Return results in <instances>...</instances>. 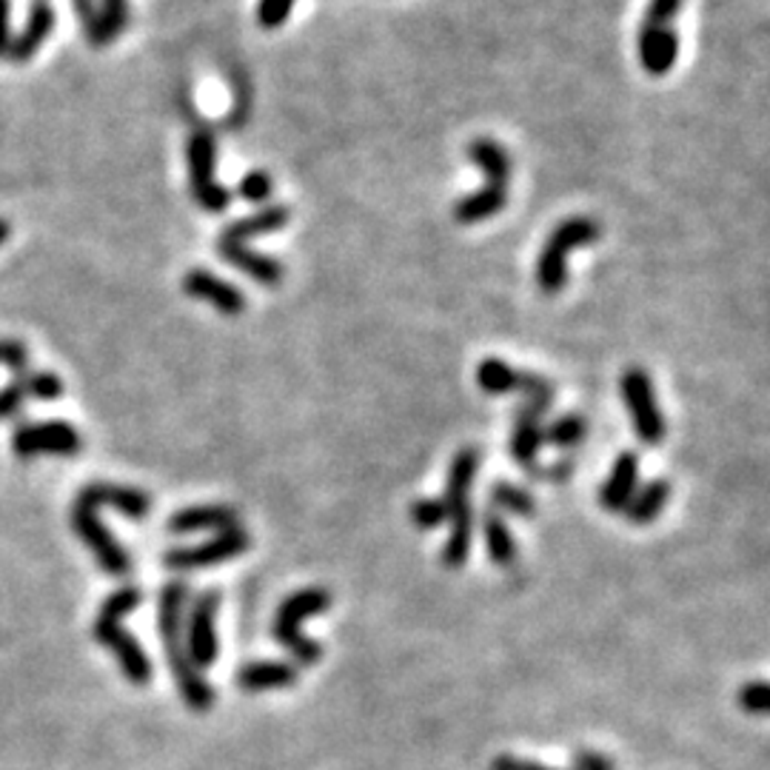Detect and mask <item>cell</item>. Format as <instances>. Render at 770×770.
I'll list each match as a JSON object with an SVG mask.
<instances>
[{
  "label": "cell",
  "instance_id": "d6a6232c",
  "mask_svg": "<svg viewBox=\"0 0 770 770\" xmlns=\"http://www.w3.org/2000/svg\"><path fill=\"white\" fill-rule=\"evenodd\" d=\"M448 519V514H445V505L443 499H417V503L412 505V523L417 525L419 531H434V528H439V525Z\"/></svg>",
  "mask_w": 770,
  "mask_h": 770
},
{
  "label": "cell",
  "instance_id": "4fadbf2b",
  "mask_svg": "<svg viewBox=\"0 0 770 770\" xmlns=\"http://www.w3.org/2000/svg\"><path fill=\"white\" fill-rule=\"evenodd\" d=\"M217 252L220 257L226 260L229 266L249 274L257 286L277 288L280 283H283V266H280L277 260L266 257V254H260V252H252V249H249L246 243H240V240H232L226 237V234H220Z\"/></svg>",
  "mask_w": 770,
  "mask_h": 770
},
{
  "label": "cell",
  "instance_id": "ab89813d",
  "mask_svg": "<svg viewBox=\"0 0 770 770\" xmlns=\"http://www.w3.org/2000/svg\"><path fill=\"white\" fill-rule=\"evenodd\" d=\"M492 770H554V768H545V764L539 762H528V759H517L511 757V753H503V757L494 759Z\"/></svg>",
  "mask_w": 770,
  "mask_h": 770
},
{
  "label": "cell",
  "instance_id": "8992f818",
  "mask_svg": "<svg viewBox=\"0 0 770 770\" xmlns=\"http://www.w3.org/2000/svg\"><path fill=\"white\" fill-rule=\"evenodd\" d=\"M619 392H622L625 408L631 414L634 432L642 439L645 445H659L665 439V425L662 408H659L657 392H654V383L648 377V372L639 366L625 368L622 379H619Z\"/></svg>",
  "mask_w": 770,
  "mask_h": 770
},
{
  "label": "cell",
  "instance_id": "8d00e7d4",
  "mask_svg": "<svg viewBox=\"0 0 770 770\" xmlns=\"http://www.w3.org/2000/svg\"><path fill=\"white\" fill-rule=\"evenodd\" d=\"M0 366H7L9 372L18 374L29 368V352L20 340L0 337Z\"/></svg>",
  "mask_w": 770,
  "mask_h": 770
},
{
  "label": "cell",
  "instance_id": "f1b7e54d",
  "mask_svg": "<svg viewBox=\"0 0 770 770\" xmlns=\"http://www.w3.org/2000/svg\"><path fill=\"white\" fill-rule=\"evenodd\" d=\"M14 383L20 385V392L27 399H40V403H54V399L63 397L67 385L58 374L52 372H34V368H23V372L14 374Z\"/></svg>",
  "mask_w": 770,
  "mask_h": 770
},
{
  "label": "cell",
  "instance_id": "4dcf8cb0",
  "mask_svg": "<svg viewBox=\"0 0 770 770\" xmlns=\"http://www.w3.org/2000/svg\"><path fill=\"white\" fill-rule=\"evenodd\" d=\"M492 503L497 505L494 511H508L514 514V517H534V511H537V503H534V497L525 488H519V485L514 483H494L492 488Z\"/></svg>",
  "mask_w": 770,
  "mask_h": 770
},
{
  "label": "cell",
  "instance_id": "d6986e66",
  "mask_svg": "<svg viewBox=\"0 0 770 770\" xmlns=\"http://www.w3.org/2000/svg\"><path fill=\"white\" fill-rule=\"evenodd\" d=\"M300 673L292 662H277V659H260V662L243 665L237 671V688L246 693L277 691V688H292L297 685Z\"/></svg>",
  "mask_w": 770,
  "mask_h": 770
},
{
  "label": "cell",
  "instance_id": "ee69618b",
  "mask_svg": "<svg viewBox=\"0 0 770 770\" xmlns=\"http://www.w3.org/2000/svg\"><path fill=\"white\" fill-rule=\"evenodd\" d=\"M0 58H7V49H3V47H0Z\"/></svg>",
  "mask_w": 770,
  "mask_h": 770
},
{
  "label": "cell",
  "instance_id": "30bf717a",
  "mask_svg": "<svg viewBox=\"0 0 770 770\" xmlns=\"http://www.w3.org/2000/svg\"><path fill=\"white\" fill-rule=\"evenodd\" d=\"M80 445H83V439H80L78 428L69 423H60V419H52V423H23L12 434V452L23 459L38 457V454H63V457H72V454L80 452Z\"/></svg>",
  "mask_w": 770,
  "mask_h": 770
},
{
  "label": "cell",
  "instance_id": "3957f363",
  "mask_svg": "<svg viewBox=\"0 0 770 770\" xmlns=\"http://www.w3.org/2000/svg\"><path fill=\"white\" fill-rule=\"evenodd\" d=\"M328 608H332V594L326 588H300L277 605L272 634L300 665H314L323 657V645L308 639L300 625L308 617H320Z\"/></svg>",
  "mask_w": 770,
  "mask_h": 770
},
{
  "label": "cell",
  "instance_id": "ac0fdd59",
  "mask_svg": "<svg viewBox=\"0 0 770 770\" xmlns=\"http://www.w3.org/2000/svg\"><path fill=\"white\" fill-rule=\"evenodd\" d=\"M479 472V452L477 448H459L452 459V468H448V483H445V494H443V505L445 514L452 517L454 511H459L463 505L472 503V488L474 479H477Z\"/></svg>",
  "mask_w": 770,
  "mask_h": 770
},
{
  "label": "cell",
  "instance_id": "836d02e7",
  "mask_svg": "<svg viewBox=\"0 0 770 770\" xmlns=\"http://www.w3.org/2000/svg\"><path fill=\"white\" fill-rule=\"evenodd\" d=\"M294 0H260L257 3V23L263 29H280L292 18Z\"/></svg>",
  "mask_w": 770,
  "mask_h": 770
},
{
  "label": "cell",
  "instance_id": "b9f144b4",
  "mask_svg": "<svg viewBox=\"0 0 770 770\" xmlns=\"http://www.w3.org/2000/svg\"><path fill=\"white\" fill-rule=\"evenodd\" d=\"M74 14H78L80 27H83V32H87L89 27L94 23V9H98V0H72Z\"/></svg>",
  "mask_w": 770,
  "mask_h": 770
},
{
  "label": "cell",
  "instance_id": "60d3db41",
  "mask_svg": "<svg viewBox=\"0 0 770 770\" xmlns=\"http://www.w3.org/2000/svg\"><path fill=\"white\" fill-rule=\"evenodd\" d=\"M12 40V0H0V47L9 52Z\"/></svg>",
  "mask_w": 770,
  "mask_h": 770
},
{
  "label": "cell",
  "instance_id": "4316f807",
  "mask_svg": "<svg viewBox=\"0 0 770 770\" xmlns=\"http://www.w3.org/2000/svg\"><path fill=\"white\" fill-rule=\"evenodd\" d=\"M483 537H485V551H488V559L499 568H508L517 559V543H514L511 531L505 519L499 517L497 511H485L483 514Z\"/></svg>",
  "mask_w": 770,
  "mask_h": 770
},
{
  "label": "cell",
  "instance_id": "cb8c5ba5",
  "mask_svg": "<svg viewBox=\"0 0 770 770\" xmlns=\"http://www.w3.org/2000/svg\"><path fill=\"white\" fill-rule=\"evenodd\" d=\"M468 158L472 163H477L485 174V183L492 186H505L508 189V180H511V158L503 149V143H497L494 138H477L468 143Z\"/></svg>",
  "mask_w": 770,
  "mask_h": 770
},
{
  "label": "cell",
  "instance_id": "44dd1931",
  "mask_svg": "<svg viewBox=\"0 0 770 770\" xmlns=\"http://www.w3.org/2000/svg\"><path fill=\"white\" fill-rule=\"evenodd\" d=\"M543 417L545 414H539L531 405L523 403L517 408L511 432V457L525 468L537 463V454L543 448Z\"/></svg>",
  "mask_w": 770,
  "mask_h": 770
},
{
  "label": "cell",
  "instance_id": "83f0119b",
  "mask_svg": "<svg viewBox=\"0 0 770 770\" xmlns=\"http://www.w3.org/2000/svg\"><path fill=\"white\" fill-rule=\"evenodd\" d=\"M519 377H523V372H517L511 363H505L499 357H488L477 366V385L485 394H492V397L517 392Z\"/></svg>",
  "mask_w": 770,
  "mask_h": 770
},
{
  "label": "cell",
  "instance_id": "ba28073f",
  "mask_svg": "<svg viewBox=\"0 0 770 770\" xmlns=\"http://www.w3.org/2000/svg\"><path fill=\"white\" fill-rule=\"evenodd\" d=\"M217 608L220 594L203 591L200 597L192 599L186 619H183V642H186L189 662H192L200 673L206 671V668H212L220 654L217 628H214Z\"/></svg>",
  "mask_w": 770,
  "mask_h": 770
},
{
  "label": "cell",
  "instance_id": "5b68a950",
  "mask_svg": "<svg viewBox=\"0 0 770 770\" xmlns=\"http://www.w3.org/2000/svg\"><path fill=\"white\" fill-rule=\"evenodd\" d=\"M186 163H189V186H192L194 200L206 209L209 214L226 212L232 206V189L220 186L214 178V163H217V143L209 129H194L186 143Z\"/></svg>",
  "mask_w": 770,
  "mask_h": 770
},
{
  "label": "cell",
  "instance_id": "5bb4252c",
  "mask_svg": "<svg viewBox=\"0 0 770 770\" xmlns=\"http://www.w3.org/2000/svg\"><path fill=\"white\" fill-rule=\"evenodd\" d=\"M679 58V34L673 27H639V63L651 78H665Z\"/></svg>",
  "mask_w": 770,
  "mask_h": 770
},
{
  "label": "cell",
  "instance_id": "e0dca14e",
  "mask_svg": "<svg viewBox=\"0 0 770 770\" xmlns=\"http://www.w3.org/2000/svg\"><path fill=\"white\" fill-rule=\"evenodd\" d=\"M78 497L89 499L94 508H114L118 514L129 519H146L149 511H152V499H149L146 492L140 488H132V485H114V483H92L87 485Z\"/></svg>",
  "mask_w": 770,
  "mask_h": 770
},
{
  "label": "cell",
  "instance_id": "7bdbcfd3",
  "mask_svg": "<svg viewBox=\"0 0 770 770\" xmlns=\"http://www.w3.org/2000/svg\"><path fill=\"white\" fill-rule=\"evenodd\" d=\"M9 234H12V226H9L7 220L0 217V246H3V243H7V240H9Z\"/></svg>",
  "mask_w": 770,
  "mask_h": 770
},
{
  "label": "cell",
  "instance_id": "f35d334b",
  "mask_svg": "<svg viewBox=\"0 0 770 770\" xmlns=\"http://www.w3.org/2000/svg\"><path fill=\"white\" fill-rule=\"evenodd\" d=\"M574 770H617L614 759L597 751H577L574 753Z\"/></svg>",
  "mask_w": 770,
  "mask_h": 770
},
{
  "label": "cell",
  "instance_id": "e575fe53",
  "mask_svg": "<svg viewBox=\"0 0 770 770\" xmlns=\"http://www.w3.org/2000/svg\"><path fill=\"white\" fill-rule=\"evenodd\" d=\"M739 708L753 717H764L768 713V682L757 679V682H744L739 688Z\"/></svg>",
  "mask_w": 770,
  "mask_h": 770
},
{
  "label": "cell",
  "instance_id": "ffe728a7",
  "mask_svg": "<svg viewBox=\"0 0 770 770\" xmlns=\"http://www.w3.org/2000/svg\"><path fill=\"white\" fill-rule=\"evenodd\" d=\"M132 23V3L129 0H98L94 9V23L87 29V40L92 47H109L120 34L126 32Z\"/></svg>",
  "mask_w": 770,
  "mask_h": 770
},
{
  "label": "cell",
  "instance_id": "74e56055",
  "mask_svg": "<svg viewBox=\"0 0 770 770\" xmlns=\"http://www.w3.org/2000/svg\"><path fill=\"white\" fill-rule=\"evenodd\" d=\"M23 403H27V397H23V392H20V385L9 383L0 388V423H7V419H14L20 412H23Z\"/></svg>",
  "mask_w": 770,
  "mask_h": 770
},
{
  "label": "cell",
  "instance_id": "9c48e42d",
  "mask_svg": "<svg viewBox=\"0 0 770 770\" xmlns=\"http://www.w3.org/2000/svg\"><path fill=\"white\" fill-rule=\"evenodd\" d=\"M249 548H252V537L243 528H234V531L214 534L212 539L192 545V548H172V551L163 554V565L169 571H194V568L232 563V559L243 557Z\"/></svg>",
  "mask_w": 770,
  "mask_h": 770
},
{
  "label": "cell",
  "instance_id": "603a6c76",
  "mask_svg": "<svg viewBox=\"0 0 770 770\" xmlns=\"http://www.w3.org/2000/svg\"><path fill=\"white\" fill-rule=\"evenodd\" d=\"M448 519H452V531H448V539L443 545V565L445 568H463L474 545V523H477L474 505H463Z\"/></svg>",
  "mask_w": 770,
  "mask_h": 770
},
{
  "label": "cell",
  "instance_id": "6da1fadb",
  "mask_svg": "<svg viewBox=\"0 0 770 770\" xmlns=\"http://www.w3.org/2000/svg\"><path fill=\"white\" fill-rule=\"evenodd\" d=\"M186 602H189V585L186 582H169L160 591V637L166 645V659L172 668V677L178 682V691L183 702L192 708L194 713H206L214 702V691L209 679L189 662L186 642H183V619H186Z\"/></svg>",
  "mask_w": 770,
  "mask_h": 770
},
{
  "label": "cell",
  "instance_id": "d4e9b609",
  "mask_svg": "<svg viewBox=\"0 0 770 770\" xmlns=\"http://www.w3.org/2000/svg\"><path fill=\"white\" fill-rule=\"evenodd\" d=\"M671 497V483L668 479H651V483L639 485L631 503L625 505L622 517L631 525H648L662 514L665 503Z\"/></svg>",
  "mask_w": 770,
  "mask_h": 770
},
{
  "label": "cell",
  "instance_id": "2e32d148",
  "mask_svg": "<svg viewBox=\"0 0 770 770\" xmlns=\"http://www.w3.org/2000/svg\"><path fill=\"white\" fill-rule=\"evenodd\" d=\"M639 488V454L622 452L611 465V474L599 488V505L608 514H622Z\"/></svg>",
  "mask_w": 770,
  "mask_h": 770
},
{
  "label": "cell",
  "instance_id": "7402d4cb",
  "mask_svg": "<svg viewBox=\"0 0 770 770\" xmlns=\"http://www.w3.org/2000/svg\"><path fill=\"white\" fill-rule=\"evenodd\" d=\"M505 203H508V189L485 183L479 192L465 194V197L459 200L457 206H454V220L463 223V226L485 223V220L497 217V214L505 209Z\"/></svg>",
  "mask_w": 770,
  "mask_h": 770
},
{
  "label": "cell",
  "instance_id": "484cf974",
  "mask_svg": "<svg viewBox=\"0 0 770 770\" xmlns=\"http://www.w3.org/2000/svg\"><path fill=\"white\" fill-rule=\"evenodd\" d=\"M288 220H292V212H288L286 206H269V209H260V212L249 214V217L234 220L232 226H226L220 234H226V237L232 240H240V243H249L252 237H263V234L280 232L283 226H288Z\"/></svg>",
  "mask_w": 770,
  "mask_h": 770
},
{
  "label": "cell",
  "instance_id": "1f68e13d",
  "mask_svg": "<svg viewBox=\"0 0 770 770\" xmlns=\"http://www.w3.org/2000/svg\"><path fill=\"white\" fill-rule=\"evenodd\" d=\"M272 192H274V180H272V174L269 172H260V169H254V172H249V174H243L240 178V183H237V194L246 203H266L269 197H272Z\"/></svg>",
  "mask_w": 770,
  "mask_h": 770
},
{
  "label": "cell",
  "instance_id": "7a4b0ae2",
  "mask_svg": "<svg viewBox=\"0 0 770 770\" xmlns=\"http://www.w3.org/2000/svg\"><path fill=\"white\" fill-rule=\"evenodd\" d=\"M140 605V591L134 585H126V588H118L114 594H109L100 605V614L92 625V634L103 648L118 657L120 671L129 682L134 685H146L152 679V662H149L146 651L140 648L138 639L120 625V619L132 614L134 608Z\"/></svg>",
  "mask_w": 770,
  "mask_h": 770
},
{
  "label": "cell",
  "instance_id": "8fae6325",
  "mask_svg": "<svg viewBox=\"0 0 770 770\" xmlns=\"http://www.w3.org/2000/svg\"><path fill=\"white\" fill-rule=\"evenodd\" d=\"M183 292L192 300H203L212 308H217L220 314L226 317H237V314L246 312V297L237 286H232L229 280H220L217 274L209 272V269H192V272L183 277Z\"/></svg>",
  "mask_w": 770,
  "mask_h": 770
},
{
  "label": "cell",
  "instance_id": "9a60e30c",
  "mask_svg": "<svg viewBox=\"0 0 770 770\" xmlns=\"http://www.w3.org/2000/svg\"><path fill=\"white\" fill-rule=\"evenodd\" d=\"M240 528V514L232 505H189L169 517L172 534H200V531H234Z\"/></svg>",
  "mask_w": 770,
  "mask_h": 770
},
{
  "label": "cell",
  "instance_id": "d590c367",
  "mask_svg": "<svg viewBox=\"0 0 770 770\" xmlns=\"http://www.w3.org/2000/svg\"><path fill=\"white\" fill-rule=\"evenodd\" d=\"M682 3L685 0H651L642 18V27H673V18L679 14Z\"/></svg>",
  "mask_w": 770,
  "mask_h": 770
},
{
  "label": "cell",
  "instance_id": "f546056e",
  "mask_svg": "<svg viewBox=\"0 0 770 770\" xmlns=\"http://www.w3.org/2000/svg\"><path fill=\"white\" fill-rule=\"evenodd\" d=\"M588 423L579 414H563L554 423L543 425V443L554 445V448H574L585 439Z\"/></svg>",
  "mask_w": 770,
  "mask_h": 770
},
{
  "label": "cell",
  "instance_id": "277c9868",
  "mask_svg": "<svg viewBox=\"0 0 770 770\" xmlns=\"http://www.w3.org/2000/svg\"><path fill=\"white\" fill-rule=\"evenodd\" d=\"M602 237L597 220L591 217H568L551 232L548 243L537 257V286L545 294L563 292L568 283V254L574 249L594 246Z\"/></svg>",
  "mask_w": 770,
  "mask_h": 770
},
{
  "label": "cell",
  "instance_id": "52a82bcc",
  "mask_svg": "<svg viewBox=\"0 0 770 770\" xmlns=\"http://www.w3.org/2000/svg\"><path fill=\"white\" fill-rule=\"evenodd\" d=\"M72 528L83 543L89 545V551L94 554L98 565L112 577H126L132 571V559H129L126 548L109 534V528L100 523L98 508L89 499L78 497L72 505Z\"/></svg>",
  "mask_w": 770,
  "mask_h": 770
},
{
  "label": "cell",
  "instance_id": "7c38bea8",
  "mask_svg": "<svg viewBox=\"0 0 770 770\" xmlns=\"http://www.w3.org/2000/svg\"><path fill=\"white\" fill-rule=\"evenodd\" d=\"M54 32V9L49 0H32L29 3L27 20H23V29L18 34H12L9 40L7 60L12 63H29L40 49L47 47V40Z\"/></svg>",
  "mask_w": 770,
  "mask_h": 770
}]
</instances>
